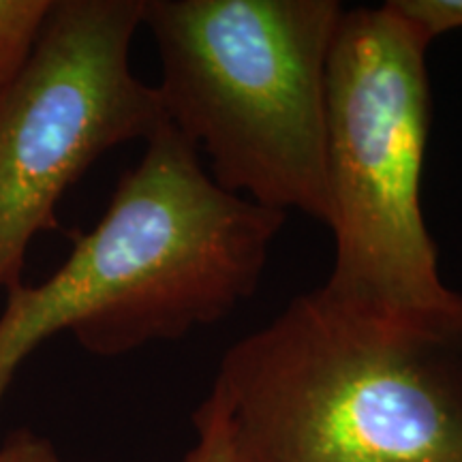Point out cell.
I'll use <instances>...</instances> for the list:
<instances>
[{"label":"cell","mask_w":462,"mask_h":462,"mask_svg":"<svg viewBox=\"0 0 462 462\" xmlns=\"http://www.w3.org/2000/svg\"><path fill=\"white\" fill-rule=\"evenodd\" d=\"M0 462H60V456L50 439L17 429L0 446Z\"/></svg>","instance_id":"9c48e42d"},{"label":"cell","mask_w":462,"mask_h":462,"mask_svg":"<svg viewBox=\"0 0 462 462\" xmlns=\"http://www.w3.org/2000/svg\"><path fill=\"white\" fill-rule=\"evenodd\" d=\"M388 7L429 43L462 28V0H390Z\"/></svg>","instance_id":"ba28073f"},{"label":"cell","mask_w":462,"mask_h":462,"mask_svg":"<svg viewBox=\"0 0 462 462\" xmlns=\"http://www.w3.org/2000/svg\"><path fill=\"white\" fill-rule=\"evenodd\" d=\"M337 0H143L167 123L218 187L330 221L326 71Z\"/></svg>","instance_id":"3957f363"},{"label":"cell","mask_w":462,"mask_h":462,"mask_svg":"<svg viewBox=\"0 0 462 462\" xmlns=\"http://www.w3.org/2000/svg\"><path fill=\"white\" fill-rule=\"evenodd\" d=\"M143 0H54L24 71L0 97V289L22 285L65 193L109 150L167 123L131 71Z\"/></svg>","instance_id":"5b68a950"},{"label":"cell","mask_w":462,"mask_h":462,"mask_svg":"<svg viewBox=\"0 0 462 462\" xmlns=\"http://www.w3.org/2000/svg\"><path fill=\"white\" fill-rule=\"evenodd\" d=\"M430 43L388 3L345 9L326 71L328 291L354 302L429 306L454 289L421 212L429 146Z\"/></svg>","instance_id":"277c9868"},{"label":"cell","mask_w":462,"mask_h":462,"mask_svg":"<svg viewBox=\"0 0 462 462\" xmlns=\"http://www.w3.org/2000/svg\"><path fill=\"white\" fill-rule=\"evenodd\" d=\"M282 223L285 212L218 187L165 123L60 268L5 293L0 409L26 357L62 332L114 357L221 321L255 296Z\"/></svg>","instance_id":"7a4b0ae2"},{"label":"cell","mask_w":462,"mask_h":462,"mask_svg":"<svg viewBox=\"0 0 462 462\" xmlns=\"http://www.w3.org/2000/svg\"><path fill=\"white\" fill-rule=\"evenodd\" d=\"M54 0H0V97L24 71Z\"/></svg>","instance_id":"8992f818"},{"label":"cell","mask_w":462,"mask_h":462,"mask_svg":"<svg viewBox=\"0 0 462 462\" xmlns=\"http://www.w3.org/2000/svg\"><path fill=\"white\" fill-rule=\"evenodd\" d=\"M210 394L236 462H462V293L383 306L317 287L225 351Z\"/></svg>","instance_id":"6da1fadb"},{"label":"cell","mask_w":462,"mask_h":462,"mask_svg":"<svg viewBox=\"0 0 462 462\" xmlns=\"http://www.w3.org/2000/svg\"><path fill=\"white\" fill-rule=\"evenodd\" d=\"M198 441L178 462H236L227 413L215 394H208L193 413Z\"/></svg>","instance_id":"52a82bcc"}]
</instances>
